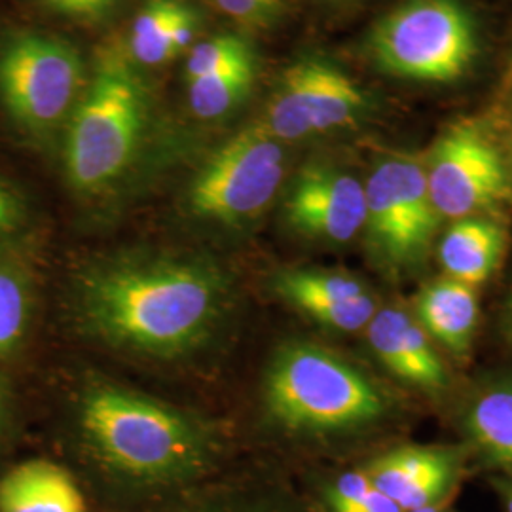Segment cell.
<instances>
[{"instance_id": "obj_9", "label": "cell", "mask_w": 512, "mask_h": 512, "mask_svg": "<svg viewBox=\"0 0 512 512\" xmlns=\"http://www.w3.org/2000/svg\"><path fill=\"white\" fill-rule=\"evenodd\" d=\"M365 107V93L348 74L327 61L304 59L283 74L262 128L281 143L302 141L346 128Z\"/></svg>"}, {"instance_id": "obj_13", "label": "cell", "mask_w": 512, "mask_h": 512, "mask_svg": "<svg viewBox=\"0 0 512 512\" xmlns=\"http://www.w3.org/2000/svg\"><path fill=\"white\" fill-rule=\"evenodd\" d=\"M275 291L329 329H363L376 313V302L365 285L349 275L291 270L277 275Z\"/></svg>"}, {"instance_id": "obj_25", "label": "cell", "mask_w": 512, "mask_h": 512, "mask_svg": "<svg viewBox=\"0 0 512 512\" xmlns=\"http://www.w3.org/2000/svg\"><path fill=\"white\" fill-rule=\"evenodd\" d=\"M50 10L78 21H99L109 16L120 0H42Z\"/></svg>"}, {"instance_id": "obj_22", "label": "cell", "mask_w": 512, "mask_h": 512, "mask_svg": "<svg viewBox=\"0 0 512 512\" xmlns=\"http://www.w3.org/2000/svg\"><path fill=\"white\" fill-rule=\"evenodd\" d=\"M327 505L330 512H403L363 469L338 476L327 488Z\"/></svg>"}, {"instance_id": "obj_24", "label": "cell", "mask_w": 512, "mask_h": 512, "mask_svg": "<svg viewBox=\"0 0 512 512\" xmlns=\"http://www.w3.org/2000/svg\"><path fill=\"white\" fill-rule=\"evenodd\" d=\"M213 2L222 14L243 25L264 23L274 14L279 4V0H213Z\"/></svg>"}, {"instance_id": "obj_14", "label": "cell", "mask_w": 512, "mask_h": 512, "mask_svg": "<svg viewBox=\"0 0 512 512\" xmlns=\"http://www.w3.org/2000/svg\"><path fill=\"white\" fill-rule=\"evenodd\" d=\"M366 329L370 348L399 380L429 393L448 387L446 366L431 346L427 332L408 313L395 308L376 311Z\"/></svg>"}, {"instance_id": "obj_1", "label": "cell", "mask_w": 512, "mask_h": 512, "mask_svg": "<svg viewBox=\"0 0 512 512\" xmlns=\"http://www.w3.org/2000/svg\"><path fill=\"white\" fill-rule=\"evenodd\" d=\"M80 294L88 325L112 344L175 355L215 327L226 283L203 262L143 258L97 268Z\"/></svg>"}, {"instance_id": "obj_28", "label": "cell", "mask_w": 512, "mask_h": 512, "mask_svg": "<svg viewBox=\"0 0 512 512\" xmlns=\"http://www.w3.org/2000/svg\"><path fill=\"white\" fill-rule=\"evenodd\" d=\"M499 490H501V497H503V505H505V511L512 512V482L499 484Z\"/></svg>"}, {"instance_id": "obj_30", "label": "cell", "mask_w": 512, "mask_h": 512, "mask_svg": "<svg viewBox=\"0 0 512 512\" xmlns=\"http://www.w3.org/2000/svg\"><path fill=\"white\" fill-rule=\"evenodd\" d=\"M0 412H2V393H0Z\"/></svg>"}, {"instance_id": "obj_26", "label": "cell", "mask_w": 512, "mask_h": 512, "mask_svg": "<svg viewBox=\"0 0 512 512\" xmlns=\"http://www.w3.org/2000/svg\"><path fill=\"white\" fill-rule=\"evenodd\" d=\"M19 219V203L16 196L0 183V236L10 232Z\"/></svg>"}, {"instance_id": "obj_18", "label": "cell", "mask_w": 512, "mask_h": 512, "mask_svg": "<svg viewBox=\"0 0 512 512\" xmlns=\"http://www.w3.org/2000/svg\"><path fill=\"white\" fill-rule=\"evenodd\" d=\"M0 512H86L73 476L48 461H27L0 482Z\"/></svg>"}, {"instance_id": "obj_6", "label": "cell", "mask_w": 512, "mask_h": 512, "mask_svg": "<svg viewBox=\"0 0 512 512\" xmlns=\"http://www.w3.org/2000/svg\"><path fill=\"white\" fill-rule=\"evenodd\" d=\"M84 84L82 57L63 38L16 31L0 42V101L19 128L48 135L73 112Z\"/></svg>"}, {"instance_id": "obj_2", "label": "cell", "mask_w": 512, "mask_h": 512, "mask_svg": "<svg viewBox=\"0 0 512 512\" xmlns=\"http://www.w3.org/2000/svg\"><path fill=\"white\" fill-rule=\"evenodd\" d=\"M148 112V90L137 63L118 42L103 46L69 116L63 158L73 188L97 194L128 171L147 128Z\"/></svg>"}, {"instance_id": "obj_12", "label": "cell", "mask_w": 512, "mask_h": 512, "mask_svg": "<svg viewBox=\"0 0 512 512\" xmlns=\"http://www.w3.org/2000/svg\"><path fill=\"white\" fill-rule=\"evenodd\" d=\"M363 471L403 512L440 507L463 475V452L458 448L404 446L372 459Z\"/></svg>"}, {"instance_id": "obj_5", "label": "cell", "mask_w": 512, "mask_h": 512, "mask_svg": "<svg viewBox=\"0 0 512 512\" xmlns=\"http://www.w3.org/2000/svg\"><path fill=\"white\" fill-rule=\"evenodd\" d=\"M370 50L391 76L452 82L475 63V21L459 0H408L376 25Z\"/></svg>"}, {"instance_id": "obj_27", "label": "cell", "mask_w": 512, "mask_h": 512, "mask_svg": "<svg viewBox=\"0 0 512 512\" xmlns=\"http://www.w3.org/2000/svg\"><path fill=\"white\" fill-rule=\"evenodd\" d=\"M503 332L509 338V342H512V287L503 310Z\"/></svg>"}, {"instance_id": "obj_15", "label": "cell", "mask_w": 512, "mask_h": 512, "mask_svg": "<svg viewBox=\"0 0 512 512\" xmlns=\"http://www.w3.org/2000/svg\"><path fill=\"white\" fill-rule=\"evenodd\" d=\"M421 329L454 355H465L478 325L475 287L444 277L425 285L416 300Z\"/></svg>"}, {"instance_id": "obj_7", "label": "cell", "mask_w": 512, "mask_h": 512, "mask_svg": "<svg viewBox=\"0 0 512 512\" xmlns=\"http://www.w3.org/2000/svg\"><path fill=\"white\" fill-rule=\"evenodd\" d=\"M366 241L387 274L408 275L425 264L440 215L425 169L410 158H387L365 183Z\"/></svg>"}, {"instance_id": "obj_16", "label": "cell", "mask_w": 512, "mask_h": 512, "mask_svg": "<svg viewBox=\"0 0 512 512\" xmlns=\"http://www.w3.org/2000/svg\"><path fill=\"white\" fill-rule=\"evenodd\" d=\"M505 247L507 236L497 222L467 217L440 239L439 260L448 277L478 287L499 268Z\"/></svg>"}, {"instance_id": "obj_20", "label": "cell", "mask_w": 512, "mask_h": 512, "mask_svg": "<svg viewBox=\"0 0 512 512\" xmlns=\"http://www.w3.org/2000/svg\"><path fill=\"white\" fill-rule=\"evenodd\" d=\"M256 78V63L224 69L188 82V103L202 120H217L238 107L251 93Z\"/></svg>"}, {"instance_id": "obj_29", "label": "cell", "mask_w": 512, "mask_h": 512, "mask_svg": "<svg viewBox=\"0 0 512 512\" xmlns=\"http://www.w3.org/2000/svg\"><path fill=\"white\" fill-rule=\"evenodd\" d=\"M408 512H448L442 505L440 507H423V509H416V511H408Z\"/></svg>"}, {"instance_id": "obj_23", "label": "cell", "mask_w": 512, "mask_h": 512, "mask_svg": "<svg viewBox=\"0 0 512 512\" xmlns=\"http://www.w3.org/2000/svg\"><path fill=\"white\" fill-rule=\"evenodd\" d=\"M29 317V296L18 275L0 268V355L21 340Z\"/></svg>"}, {"instance_id": "obj_11", "label": "cell", "mask_w": 512, "mask_h": 512, "mask_svg": "<svg viewBox=\"0 0 512 512\" xmlns=\"http://www.w3.org/2000/svg\"><path fill=\"white\" fill-rule=\"evenodd\" d=\"M285 217L302 236L346 243L365 226V184L334 165H306L287 192Z\"/></svg>"}, {"instance_id": "obj_10", "label": "cell", "mask_w": 512, "mask_h": 512, "mask_svg": "<svg viewBox=\"0 0 512 512\" xmlns=\"http://www.w3.org/2000/svg\"><path fill=\"white\" fill-rule=\"evenodd\" d=\"M423 169L440 217L467 219L507 196L503 158L492 141L473 126L446 131Z\"/></svg>"}, {"instance_id": "obj_17", "label": "cell", "mask_w": 512, "mask_h": 512, "mask_svg": "<svg viewBox=\"0 0 512 512\" xmlns=\"http://www.w3.org/2000/svg\"><path fill=\"white\" fill-rule=\"evenodd\" d=\"M198 16L181 0H148L131 27L129 54L137 65L158 67L190 46Z\"/></svg>"}, {"instance_id": "obj_21", "label": "cell", "mask_w": 512, "mask_h": 512, "mask_svg": "<svg viewBox=\"0 0 512 512\" xmlns=\"http://www.w3.org/2000/svg\"><path fill=\"white\" fill-rule=\"evenodd\" d=\"M249 63H256V55L253 46L245 38L238 35H220L207 38L192 48L186 59L184 74L186 82H192L203 76Z\"/></svg>"}, {"instance_id": "obj_8", "label": "cell", "mask_w": 512, "mask_h": 512, "mask_svg": "<svg viewBox=\"0 0 512 512\" xmlns=\"http://www.w3.org/2000/svg\"><path fill=\"white\" fill-rule=\"evenodd\" d=\"M285 177V150L262 124L243 129L203 165L190 186L196 217L228 226L256 219Z\"/></svg>"}, {"instance_id": "obj_3", "label": "cell", "mask_w": 512, "mask_h": 512, "mask_svg": "<svg viewBox=\"0 0 512 512\" xmlns=\"http://www.w3.org/2000/svg\"><path fill=\"white\" fill-rule=\"evenodd\" d=\"M266 404L296 433H338L385 416L384 391L329 349L293 344L277 353L266 378Z\"/></svg>"}, {"instance_id": "obj_4", "label": "cell", "mask_w": 512, "mask_h": 512, "mask_svg": "<svg viewBox=\"0 0 512 512\" xmlns=\"http://www.w3.org/2000/svg\"><path fill=\"white\" fill-rule=\"evenodd\" d=\"M82 429L95 452L120 473L175 478L202 459V439L179 412L118 387H95L82 403Z\"/></svg>"}, {"instance_id": "obj_19", "label": "cell", "mask_w": 512, "mask_h": 512, "mask_svg": "<svg viewBox=\"0 0 512 512\" xmlns=\"http://www.w3.org/2000/svg\"><path fill=\"white\" fill-rule=\"evenodd\" d=\"M465 431L490 467L512 473V382L476 395L465 414Z\"/></svg>"}]
</instances>
